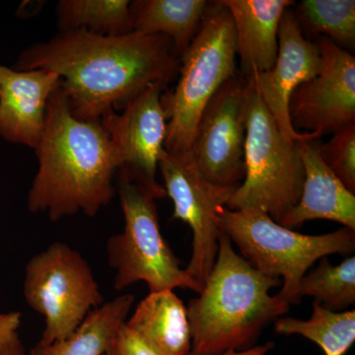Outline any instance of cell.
Listing matches in <instances>:
<instances>
[{
  "label": "cell",
  "instance_id": "1",
  "mask_svg": "<svg viewBox=\"0 0 355 355\" xmlns=\"http://www.w3.org/2000/svg\"><path fill=\"white\" fill-rule=\"evenodd\" d=\"M179 67L172 42L162 35L104 36L76 30L32 44L14 69L55 72L74 116L100 121L109 112L121 111L151 84L168 86Z\"/></svg>",
  "mask_w": 355,
  "mask_h": 355
},
{
  "label": "cell",
  "instance_id": "2",
  "mask_svg": "<svg viewBox=\"0 0 355 355\" xmlns=\"http://www.w3.org/2000/svg\"><path fill=\"white\" fill-rule=\"evenodd\" d=\"M38 171L33 179L28 209L51 220L83 214L93 217L116 193L119 164L101 121L77 118L62 89L46 109L38 146Z\"/></svg>",
  "mask_w": 355,
  "mask_h": 355
},
{
  "label": "cell",
  "instance_id": "3",
  "mask_svg": "<svg viewBox=\"0 0 355 355\" xmlns=\"http://www.w3.org/2000/svg\"><path fill=\"white\" fill-rule=\"evenodd\" d=\"M282 284L236 253L221 232L214 268L200 296L187 308L190 355H221L252 347L266 324L289 311L291 306L277 294L270 295V289Z\"/></svg>",
  "mask_w": 355,
  "mask_h": 355
},
{
  "label": "cell",
  "instance_id": "4",
  "mask_svg": "<svg viewBox=\"0 0 355 355\" xmlns=\"http://www.w3.org/2000/svg\"><path fill=\"white\" fill-rule=\"evenodd\" d=\"M236 64L231 14L220 0L210 2L198 34L180 58L176 87L162 96L167 116L166 150H191L203 112L219 89L235 76Z\"/></svg>",
  "mask_w": 355,
  "mask_h": 355
},
{
  "label": "cell",
  "instance_id": "5",
  "mask_svg": "<svg viewBox=\"0 0 355 355\" xmlns=\"http://www.w3.org/2000/svg\"><path fill=\"white\" fill-rule=\"evenodd\" d=\"M248 80L245 176L226 207L265 212L279 224L302 193L304 168L299 141L282 132L251 77Z\"/></svg>",
  "mask_w": 355,
  "mask_h": 355
},
{
  "label": "cell",
  "instance_id": "6",
  "mask_svg": "<svg viewBox=\"0 0 355 355\" xmlns=\"http://www.w3.org/2000/svg\"><path fill=\"white\" fill-rule=\"evenodd\" d=\"M217 226L239 248L243 258L270 277H282L277 294L287 304L300 302L301 279L315 261L331 254H349L355 231L343 227L323 235H304L273 221L256 210H217Z\"/></svg>",
  "mask_w": 355,
  "mask_h": 355
},
{
  "label": "cell",
  "instance_id": "7",
  "mask_svg": "<svg viewBox=\"0 0 355 355\" xmlns=\"http://www.w3.org/2000/svg\"><path fill=\"white\" fill-rule=\"evenodd\" d=\"M125 228L107 244L109 265L116 272L114 286L123 291L144 282L149 291L190 289L200 293L202 286L193 279L163 238L159 224L157 200L141 184L118 174Z\"/></svg>",
  "mask_w": 355,
  "mask_h": 355
},
{
  "label": "cell",
  "instance_id": "8",
  "mask_svg": "<svg viewBox=\"0 0 355 355\" xmlns=\"http://www.w3.org/2000/svg\"><path fill=\"white\" fill-rule=\"evenodd\" d=\"M23 293L29 307L44 318L39 342L44 345L69 338L105 303L87 261L62 242L53 243L30 259Z\"/></svg>",
  "mask_w": 355,
  "mask_h": 355
},
{
  "label": "cell",
  "instance_id": "9",
  "mask_svg": "<svg viewBox=\"0 0 355 355\" xmlns=\"http://www.w3.org/2000/svg\"><path fill=\"white\" fill-rule=\"evenodd\" d=\"M158 170L166 196L174 205L172 219L188 224L193 233L187 272L203 286L218 252L221 231L217 226V210L226 207L237 187L218 186L205 179L191 151L171 153L165 149Z\"/></svg>",
  "mask_w": 355,
  "mask_h": 355
},
{
  "label": "cell",
  "instance_id": "10",
  "mask_svg": "<svg viewBox=\"0 0 355 355\" xmlns=\"http://www.w3.org/2000/svg\"><path fill=\"white\" fill-rule=\"evenodd\" d=\"M164 84L154 83L123 107L101 118L119 164L118 174L137 182L160 200L166 191L156 180L165 153L167 116L162 96Z\"/></svg>",
  "mask_w": 355,
  "mask_h": 355
},
{
  "label": "cell",
  "instance_id": "11",
  "mask_svg": "<svg viewBox=\"0 0 355 355\" xmlns=\"http://www.w3.org/2000/svg\"><path fill=\"white\" fill-rule=\"evenodd\" d=\"M248 77L236 73L203 112L191 153L212 184L238 187L245 176Z\"/></svg>",
  "mask_w": 355,
  "mask_h": 355
},
{
  "label": "cell",
  "instance_id": "12",
  "mask_svg": "<svg viewBox=\"0 0 355 355\" xmlns=\"http://www.w3.org/2000/svg\"><path fill=\"white\" fill-rule=\"evenodd\" d=\"M316 44L321 69L294 91L289 116L297 132L304 130L320 139L355 123V58L330 39Z\"/></svg>",
  "mask_w": 355,
  "mask_h": 355
},
{
  "label": "cell",
  "instance_id": "13",
  "mask_svg": "<svg viewBox=\"0 0 355 355\" xmlns=\"http://www.w3.org/2000/svg\"><path fill=\"white\" fill-rule=\"evenodd\" d=\"M322 60L317 44L303 36L295 14L287 9L280 21L279 51L272 69L253 72L252 80L277 121L279 130L292 141L318 139L312 132H297L289 116V101L294 91L314 78L321 69Z\"/></svg>",
  "mask_w": 355,
  "mask_h": 355
},
{
  "label": "cell",
  "instance_id": "14",
  "mask_svg": "<svg viewBox=\"0 0 355 355\" xmlns=\"http://www.w3.org/2000/svg\"><path fill=\"white\" fill-rule=\"evenodd\" d=\"M60 78L49 69L16 70L0 67V135L36 148L51 96Z\"/></svg>",
  "mask_w": 355,
  "mask_h": 355
},
{
  "label": "cell",
  "instance_id": "15",
  "mask_svg": "<svg viewBox=\"0 0 355 355\" xmlns=\"http://www.w3.org/2000/svg\"><path fill=\"white\" fill-rule=\"evenodd\" d=\"M316 139L299 141L304 183L299 202L280 221L293 229L306 221L326 219L355 231V196L320 156Z\"/></svg>",
  "mask_w": 355,
  "mask_h": 355
},
{
  "label": "cell",
  "instance_id": "16",
  "mask_svg": "<svg viewBox=\"0 0 355 355\" xmlns=\"http://www.w3.org/2000/svg\"><path fill=\"white\" fill-rule=\"evenodd\" d=\"M232 17L244 76L272 69L279 51L280 21L291 0H220Z\"/></svg>",
  "mask_w": 355,
  "mask_h": 355
},
{
  "label": "cell",
  "instance_id": "17",
  "mask_svg": "<svg viewBox=\"0 0 355 355\" xmlns=\"http://www.w3.org/2000/svg\"><path fill=\"white\" fill-rule=\"evenodd\" d=\"M125 324L156 355H190L188 310L173 291L149 292Z\"/></svg>",
  "mask_w": 355,
  "mask_h": 355
},
{
  "label": "cell",
  "instance_id": "18",
  "mask_svg": "<svg viewBox=\"0 0 355 355\" xmlns=\"http://www.w3.org/2000/svg\"><path fill=\"white\" fill-rule=\"evenodd\" d=\"M210 2L205 0H137L130 2L132 32L162 35L181 58L200 30Z\"/></svg>",
  "mask_w": 355,
  "mask_h": 355
},
{
  "label": "cell",
  "instance_id": "19",
  "mask_svg": "<svg viewBox=\"0 0 355 355\" xmlns=\"http://www.w3.org/2000/svg\"><path fill=\"white\" fill-rule=\"evenodd\" d=\"M135 297L123 294L93 310L77 330L65 340L38 343L27 355H105L127 322ZM26 355V354H25Z\"/></svg>",
  "mask_w": 355,
  "mask_h": 355
},
{
  "label": "cell",
  "instance_id": "20",
  "mask_svg": "<svg viewBox=\"0 0 355 355\" xmlns=\"http://www.w3.org/2000/svg\"><path fill=\"white\" fill-rule=\"evenodd\" d=\"M60 31L84 30L104 36L132 32L128 0H60L57 4Z\"/></svg>",
  "mask_w": 355,
  "mask_h": 355
},
{
  "label": "cell",
  "instance_id": "21",
  "mask_svg": "<svg viewBox=\"0 0 355 355\" xmlns=\"http://www.w3.org/2000/svg\"><path fill=\"white\" fill-rule=\"evenodd\" d=\"M275 331L279 335H300L317 343L324 355H345L355 340V311L333 312L314 302L310 319L279 318Z\"/></svg>",
  "mask_w": 355,
  "mask_h": 355
},
{
  "label": "cell",
  "instance_id": "22",
  "mask_svg": "<svg viewBox=\"0 0 355 355\" xmlns=\"http://www.w3.org/2000/svg\"><path fill=\"white\" fill-rule=\"evenodd\" d=\"M301 298L309 296L314 302L333 311L340 312L355 301V257L331 265L327 257L317 268L306 273L299 286Z\"/></svg>",
  "mask_w": 355,
  "mask_h": 355
},
{
  "label": "cell",
  "instance_id": "23",
  "mask_svg": "<svg viewBox=\"0 0 355 355\" xmlns=\"http://www.w3.org/2000/svg\"><path fill=\"white\" fill-rule=\"evenodd\" d=\"M295 17L308 31L326 35L342 48H354V0H303Z\"/></svg>",
  "mask_w": 355,
  "mask_h": 355
},
{
  "label": "cell",
  "instance_id": "24",
  "mask_svg": "<svg viewBox=\"0 0 355 355\" xmlns=\"http://www.w3.org/2000/svg\"><path fill=\"white\" fill-rule=\"evenodd\" d=\"M324 164L352 193L355 191V123L333 133L327 144H318Z\"/></svg>",
  "mask_w": 355,
  "mask_h": 355
},
{
  "label": "cell",
  "instance_id": "25",
  "mask_svg": "<svg viewBox=\"0 0 355 355\" xmlns=\"http://www.w3.org/2000/svg\"><path fill=\"white\" fill-rule=\"evenodd\" d=\"M21 318L20 312L0 313V355L14 336L18 335Z\"/></svg>",
  "mask_w": 355,
  "mask_h": 355
},
{
  "label": "cell",
  "instance_id": "26",
  "mask_svg": "<svg viewBox=\"0 0 355 355\" xmlns=\"http://www.w3.org/2000/svg\"><path fill=\"white\" fill-rule=\"evenodd\" d=\"M275 347V343L268 342L263 345H254L244 350H227L221 355H266Z\"/></svg>",
  "mask_w": 355,
  "mask_h": 355
},
{
  "label": "cell",
  "instance_id": "27",
  "mask_svg": "<svg viewBox=\"0 0 355 355\" xmlns=\"http://www.w3.org/2000/svg\"><path fill=\"white\" fill-rule=\"evenodd\" d=\"M1 355H25L19 336H14L12 340L7 345L6 349L2 352Z\"/></svg>",
  "mask_w": 355,
  "mask_h": 355
},
{
  "label": "cell",
  "instance_id": "28",
  "mask_svg": "<svg viewBox=\"0 0 355 355\" xmlns=\"http://www.w3.org/2000/svg\"><path fill=\"white\" fill-rule=\"evenodd\" d=\"M105 355H106V354H105Z\"/></svg>",
  "mask_w": 355,
  "mask_h": 355
}]
</instances>
